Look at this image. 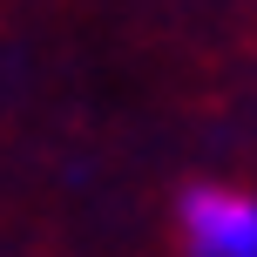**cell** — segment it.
I'll list each match as a JSON object with an SVG mask.
<instances>
[{
	"label": "cell",
	"mask_w": 257,
	"mask_h": 257,
	"mask_svg": "<svg viewBox=\"0 0 257 257\" xmlns=\"http://www.w3.org/2000/svg\"><path fill=\"white\" fill-rule=\"evenodd\" d=\"M169 237L183 257H257V190L244 183H183L169 203Z\"/></svg>",
	"instance_id": "6da1fadb"
}]
</instances>
